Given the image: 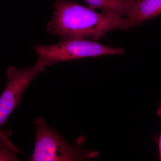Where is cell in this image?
Listing matches in <instances>:
<instances>
[{
	"label": "cell",
	"instance_id": "6",
	"mask_svg": "<svg viewBox=\"0 0 161 161\" xmlns=\"http://www.w3.org/2000/svg\"><path fill=\"white\" fill-rule=\"evenodd\" d=\"M92 9L98 8L112 16L126 18L129 16L136 0H84Z\"/></svg>",
	"mask_w": 161,
	"mask_h": 161
},
{
	"label": "cell",
	"instance_id": "2",
	"mask_svg": "<svg viewBox=\"0 0 161 161\" xmlns=\"http://www.w3.org/2000/svg\"><path fill=\"white\" fill-rule=\"evenodd\" d=\"M36 139L34 150L30 161H69L94 158L97 153L82 149L83 137L71 145L56 131L47 126L42 117L34 120Z\"/></svg>",
	"mask_w": 161,
	"mask_h": 161
},
{
	"label": "cell",
	"instance_id": "8",
	"mask_svg": "<svg viewBox=\"0 0 161 161\" xmlns=\"http://www.w3.org/2000/svg\"><path fill=\"white\" fill-rule=\"evenodd\" d=\"M158 114L161 117V103L160 106L159 107L158 111ZM159 149L160 157V160L161 161V133L160 136L159 140L158 142Z\"/></svg>",
	"mask_w": 161,
	"mask_h": 161
},
{
	"label": "cell",
	"instance_id": "1",
	"mask_svg": "<svg viewBox=\"0 0 161 161\" xmlns=\"http://www.w3.org/2000/svg\"><path fill=\"white\" fill-rule=\"evenodd\" d=\"M54 13L47 23V31L63 39H85L95 40L112 30L130 29V20L80 6L68 0H56Z\"/></svg>",
	"mask_w": 161,
	"mask_h": 161
},
{
	"label": "cell",
	"instance_id": "4",
	"mask_svg": "<svg viewBox=\"0 0 161 161\" xmlns=\"http://www.w3.org/2000/svg\"><path fill=\"white\" fill-rule=\"evenodd\" d=\"M46 64L39 58L32 66L16 69L10 66L6 70V86L0 96V130L16 107L33 80L45 70Z\"/></svg>",
	"mask_w": 161,
	"mask_h": 161
},
{
	"label": "cell",
	"instance_id": "7",
	"mask_svg": "<svg viewBox=\"0 0 161 161\" xmlns=\"http://www.w3.org/2000/svg\"><path fill=\"white\" fill-rule=\"evenodd\" d=\"M20 152L19 149L12 143L7 135L0 130V161H19L17 153Z\"/></svg>",
	"mask_w": 161,
	"mask_h": 161
},
{
	"label": "cell",
	"instance_id": "3",
	"mask_svg": "<svg viewBox=\"0 0 161 161\" xmlns=\"http://www.w3.org/2000/svg\"><path fill=\"white\" fill-rule=\"evenodd\" d=\"M33 49L47 67L81 58L125 53L122 48L110 47L85 39H64L53 45H35Z\"/></svg>",
	"mask_w": 161,
	"mask_h": 161
},
{
	"label": "cell",
	"instance_id": "5",
	"mask_svg": "<svg viewBox=\"0 0 161 161\" xmlns=\"http://www.w3.org/2000/svg\"><path fill=\"white\" fill-rule=\"evenodd\" d=\"M161 15V0H136L127 19L132 27Z\"/></svg>",
	"mask_w": 161,
	"mask_h": 161
}]
</instances>
